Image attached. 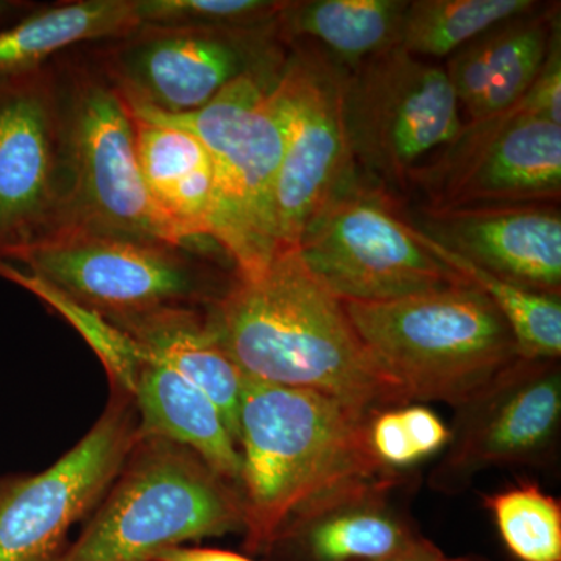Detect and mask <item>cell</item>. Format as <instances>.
Returning <instances> with one entry per match:
<instances>
[{
  "instance_id": "1",
  "label": "cell",
  "mask_w": 561,
  "mask_h": 561,
  "mask_svg": "<svg viewBox=\"0 0 561 561\" xmlns=\"http://www.w3.org/2000/svg\"><path fill=\"white\" fill-rule=\"evenodd\" d=\"M206 312L247 379L319 391L368 415L411 402L295 249L276 254L261 275L236 278Z\"/></svg>"
},
{
  "instance_id": "2",
  "label": "cell",
  "mask_w": 561,
  "mask_h": 561,
  "mask_svg": "<svg viewBox=\"0 0 561 561\" xmlns=\"http://www.w3.org/2000/svg\"><path fill=\"white\" fill-rule=\"evenodd\" d=\"M370 416L319 391L245 378L238 448L247 552L262 556L284 526L342 491L397 474L373 456Z\"/></svg>"
},
{
  "instance_id": "3",
  "label": "cell",
  "mask_w": 561,
  "mask_h": 561,
  "mask_svg": "<svg viewBox=\"0 0 561 561\" xmlns=\"http://www.w3.org/2000/svg\"><path fill=\"white\" fill-rule=\"evenodd\" d=\"M286 61L236 80L194 113L128 102L139 119L184 128L205 144L214 164L209 239L241 279L261 275L280 253L275 194L286 142L279 88Z\"/></svg>"
},
{
  "instance_id": "4",
  "label": "cell",
  "mask_w": 561,
  "mask_h": 561,
  "mask_svg": "<svg viewBox=\"0 0 561 561\" xmlns=\"http://www.w3.org/2000/svg\"><path fill=\"white\" fill-rule=\"evenodd\" d=\"M343 306L373 360L409 401L460 408L523 357L507 320L470 283Z\"/></svg>"
},
{
  "instance_id": "5",
  "label": "cell",
  "mask_w": 561,
  "mask_h": 561,
  "mask_svg": "<svg viewBox=\"0 0 561 561\" xmlns=\"http://www.w3.org/2000/svg\"><path fill=\"white\" fill-rule=\"evenodd\" d=\"M239 531L238 486L186 446L139 435L80 537L55 561H151L173 546Z\"/></svg>"
},
{
  "instance_id": "6",
  "label": "cell",
  "mask_w": 561,
  "mask_h": 561,
  "mask_svg": "<svg viewBox=\"0 0 561 561\" xmlns=\"http://www.w3.org/2000/svg\"><path fill=\"white\" fill-rule=\"evenodd\" d=\"M190 243L76 228L10 265L106 320L162 308L208 309L238 276L213 251Z\"/></svg>"
},
{
  "instance_id": "7",
  "label": "cell",
  "mask_w": 561,
  "mask_h": 561,
  "mask_svg": "<svg viewBox=\"0 0 561 561\" xmlns=\"http://www.w3.org/2000/svg\"><path fill=\"white\" fill-rule=\"evenodd\" d=\"M91 44L51 60L76 168V228L187 243L180 241L147 192L135 114Z\"/></svg>"
},
{
  "instance_id": "8",
  "label": "cell",
  "mask_w": 561,
  "mask_h": 561,
  "mask_svg": "<svg viewBox=\"0 0 561 561\" xmlns=\"http://www.w3.org/2000/svg\"><path fill=\"white\" fill-rule=\"evenodd\" d=\"M397 195L362 176L301 232L298 256L343 302H386L468 280L435 257Z\"/></svg>"
},
{
  "instance_id": "9",
  "label": "cell",
  "mask_w": 561,
  "mask_h": 561,
  "mask_svg": "<svg viewBox=\"0 0 561 561\" xmlns=\"http://www.w3.org/2000/svg\"><path fill=\"white\" fill-rule=\"evenodd\" d=\"M77 176L51 60L0 77V262L76 228Z\"/></svg>"
},
{
  "instance_id": "10",
  "label": "cell",
  "mask_w": 561,
  "mask_h": 561,
  "mask_svg": "<svg viewBox=\"0 0 561 561\" xmlns=\"http://www.w3.org/2000/svg\"><path fill=\"white\" fill-rule=\"evenodd\" d=\"M345 117L362 175L393 195L465 124L445 68L400 46L348 70Z\"/></svg>"
},
{
  "instance_id": "11",
  "label": "cell",
  "mask_w": 561,
  "mask_h": 561,
  "mask_svg": "<svg viewBox=\"0 0 561 561\" xmlns=\"http://www.w3.org/2000/svg\"><path fill=\"white\" fill-rule=\"evenodd\" d=\"M91 46L131 105L165 114L205 108L236 80L289 55L276 22L254 28L139 25Z\"/></svg>"
},
{
  "instance_id": "12",
  "label": "cell",
  "mask_w": 561,
  "mask_h": 561,
  "mask_svg": "<svg viewBox=\"0 0 561 561\" xmlns=\"http://www.w3.org/2000/svg\"><path fill=\"white\" fill-rule=\"evenodd\" d=\"M409 192L423 210L490 205H560L561 124L524 105L468 121L415 169Z\"/></svg>"
},
{
  "instance_id": "13",
  "label": "cell",
  "mask_w": 561,
  "mask_h": 561,
  "mask_svg": "<svg viewBox=\"0 0 561 561\" xmlns=\"http://www.w3.org/2000/svg\"><path fill=\"white\" fill-rule=\"evenodd\" d=\"M287 47L279 81L286 142L275 194L280 251L297 249L309 221L364 176L346 128L348 69L313 44Z\"/></svg>"
},
{
  "instance_id": "14",
  "label": "cell",
  "mask_w": 561,
  "mask_h": 561,
  "mask_svg": "<svg viewBox=\"0 0 561 561\" xmlns=\"http://www.w3.org/2000/svg\"><path fill=\"white\" fill-rule=\"evenodd\" d=\"M139 437L130 394L111 390L101 419L36 474L0 478V561H55L69 530L105 496Z\"/></svg>"
},
{
  "instance_id": "15",
  "label": "cell",
  "mask_w": 561,
  "mask_h": 561,
  "mask_svg": "<svg viewBox=\"0 0 561 561\" xmlns=\"http://www.w3.org/2000/svg\"><path fill=\"white\" fill-rule=\"evenodd\" d=\"M560 423L559 359L522 357L457 408L451 440L430 485L454 494L489 468L541 460L556 445Z\"/></svg>"
},
{
  "instance_id": "16",
  "label": "cell",
  "mask_w": 561,
  "mask_h": 561,
  "mask_svg": "<svg viewBox=\"0 0 561 561\" xmlns=\"http://www.w3.org/2000/svg\"><path fill=\"white\" fill-rule=\"evenodd\" d=\"M408 217L432 241L476 267L526 289L560 297V205L419 209Z\"/></svg>"
},
{
  "instance_id": "17",
  "label": "cell",
  "mask_w": 561,
  "mask_h": 561,
  "mask_svg": "<svg viewBox=\"0 0 561 561\" xmlns=\"http://www.w3.org/2000/svg\"><path fill=\"white\" fill-rule=\"evenodd\" d=\"M398 474L342 491L284 526L265 561H386L420 537L391 504Z\"/></svg>"
},
{
  "instance_id": "18",
  "label": "cell",
  "mask_w": 561,
  "mask_h": 561,
  "mask_svg": "<svg viewBox=\"0 0 561 561\" xmlns=\"http://www.w3.org/2000/svg\"><path fill=\"white\" fill-rule=\"evenodd\" d=\"M560 2H541L529 13L501 22L453 54L445 70L470 121L516 105L542 68L556 33Z\"/></svg>"
},
{
  "instance_id": "19",
  "label": "cell",
  "mask_w": 561,
  "mask_h": 561,
  "mask_svg": "<svg viewBox=\"0 0 561 561\" xmlns=\"http://www.w3.org/2000/svg\"><path fill=\"white\" fill-rule=\"evenodd\" d=\"M150 359L168 365L208 394L238 445L245 376L221 345L206 309L162 308L108 320Z\"/></svg>"
},
{
  "instance_id": "20",
  "label": "cell",
  "mask_w": 561,
  "mask_h": 561,
  "mask_svg": "<svg viewBox=\"0 0 561 561\" xmlns=\"http://www.w3.org/2000/svg\"><path fill=\"white\" fill-rule=\"evenodd\" d=\"M131 398L140 437L168 438L186 446L239 489L241 454L208 394L168 365L146 356Z\"/></svg>"
},
{
  "instance_id": "21",
  "label": "cell",
  "mask_w": 561,
  "mask_h": 561,
  "mask_svg": "<svg viewBox=\"0 0 561 561\" xmlns=\"http://www.w3.org/2000/svg\"><path fill=\"white\" fill-rule=\"evenodd\" d=\"M144 184L180 241L209 238L214 164L194 133L135 116Z\"/></svg>"
},
{
  "instance_id": "22",
  "label": "cell",
  "mask_w": 561,
  "mask_h": 561,
  "mask_svg": "<svg viewBox=\"0 0 561 561\" xmlns=\"http://www.w3.org/2000/svg\"><path fill=\"white\" fill-rule=\"evenodd\" d=\"M409 0H284L276 28L284 43H308L353 70L400 46Z\"/></svg>"
},
{
  "instance_id": "23",
  "label": "cell",
  "mask_w": 561,
  "mask_h": 561,
  "mask_svg": "<svg viewBox=\"0 0 561 561\" xmlns=\"http://www.w3.org/2000/svg\"><path fill=\"white\" fill-rule=\"evenodd\" d=\"M135 0H73L38 5L0 27V77L41 68L62 51L122 38L138 28Z\"/></svg>"
},
{
  "instance_id": "24",
  "label": "cell",
  "mask_w": 561,
  "mask_h": 561,
  "mask_svg": "<svg viewBox=\"0 0 561 561\" xmlns=\"http://www.w3.org/2000/svg\"><path fill=\"white\" fill-rule=\"evenodd\" d=\"M537 0H409L400 47L430 61L446 58L501 22L529 13Z\"/></svg>"
},
{
  "instance_id": "25",
  "label": "cell",
  "mask_w": 561,
  "mask_h": 561,
  "mask_svg": "<svg viewBox=\"0 0 561 561\" xmlns=\"http://www.w3.org/2000/svg\"><path fill=\"white\" fill-rule=\"evenodd\" d=\"M413 225V224H412ZM420 241L426 249L445 262L449 268L463 276L490 298L497 311L507 320L515 335L522 356L527 359H560L561 356V300L553 295L540 294L491 275L465 261L459 254L432 241L423 231Z\"/></svg>"
},
{
  "instance_id": "26",
  "label": "cell",
  "mask_w": 561,
  "mask_h": 561,
  "mask_svg": "<svg viewBox=\"0 0 561 561\" xmlns=\"http://www.w3.org/2000/svg\"><path fill=\"white\" fill-rule=\"evenodd\" d=\"M0 278L32 291L41 301L46 302L51 311L68 321L98 354L108 375L111 390L124 391L131 397L146 354L128 335L103 319L101 313L80 305L46 280L36 278L20 267L0 262Z\"/></svg>"
},
{
  "instance_id": "27",
  "label": "cell",
  "mask_w": 561,
  "mask_h": 561,
  "mask_svg": "<svg viewBox=\"0 0 561 561\" xmlns=\"http://www.w3.org/2000/svg\"><path fill=\"white\" fill-rule=\"evenodd\" d=\"M497 530L519 561H561V505L535 483H522L485 500Z\"/></svg>"
},
{
  "instance_id": "28",
  "label": "cell",
  "mask_w": 561,
  "mask_h": 561,
  "mask_svg": "<svg viewBox=\"0 0 561 561\" xmlns=\"http://www.w3.org/2000/svg\"><path fill=\"white\" fill-rule=\"evenodd\" d=\"M284 0H135L140 25L254 28L275 24Z\"/></svg>"
},
{
  "instance_id": "29",
  "label": "cell",
  "mask_w": 561,
  "mask_h": 561,
  "mask_svg": "<svg viewBox=\"0 0 561 561\" xmlns=\"http://www.w3.org/2000/svg\"><path fill=\"white\" fill-rule=\"evenodd\" d=\"M367 438L373 456L387 470H405L421 461L405 431L400 408L373 413L368 420Z\"/></svg>"
},
{
  "instance_id": "30",
  "label": "cell",
  "mask_w": 561,
  "mask_h": 561,
  "mask_svg": "<svg viewBox=\"0 0 561 561\" xmlns=\"http://www.w3.org/2000/svg\"><path fill=\"white\" fill-rule=\"evenodd\" d=\"M522 101L527 108L561 124V31L553 36L540 73Z\"/></svg>"
},
{
  "instance_id": "31",
  "label": "cell",
  "mask_w": 561,
  "mask_h": 561,
  "mask_svg": "<svg viewBox=\"0 0 561 561\" xmlns=\"http://www.w3.org/2000/svg\"><path fill=\"white\" fill-rule=\"evenodd\" d=\"M400 411L405 431L421 461L430 459L448 446L451 440V431L446 427L437 413L420 404L401 405Z\"/></svg>"
},
{
  "instance_id": "32",
  "label": "cell",
  "mask_w": 561,
  "mask_h": 561,
  "mask_svg": "<svg viewBox=\"0 0 561 561\" xmlns=\"http://www.w3.org/2000/svg\"><path fill=\"white\" fill-rule=\"evenodd\" d=\"M151 561H254L249 557L239 556L230 551H220V549L206 548H184L173 546L158 552Z\"/></svg>"
},
{
  "instance_id": "33",
  "label": "cell",
  "mask_w": 561,
  "mask_h": 561,
  "mask_svg": "<svg viewBox=\"0 0 561 561\" xmlns=\"http://www.w3.org/2000/svg\"><path fill=\"white\" fill-rule=\"evenodd\" d=\"M442 557L443 552L440 549L420 535L408 548L394 553L393 557L386 561H440Z\"/></svg>"
},
{
  "instance_id": "34",
  "label": "cell",
  "mask_w": 561,
  "mask_h": 561,
  "mask_svg": "<svg viewBox=\"0 0 561 561\" xmlns=\"http://www.w3.org/2000/svg\"><path fill=\"white\" fill-rule=\"evenodd\" d=\"M38 5L39 3L27 2V0H0V27L21 20Z\"/></svg>"
},
{
  "instance_id": "35",
  "label": "cell",
  "mask_w": 561,
  "mask_h": 561,
  "mask_svg": "<svg viewBox=\"0 0 561 561\" xmlns=\"http://www.w3.org/2000/svg\"><path fill=\"white\" fill-rule=\"evenodd\" d=\"M440 561H481V560H474V559H449V557H446L445 553H443V557Z\"/></svg>"
}]
</instances>
